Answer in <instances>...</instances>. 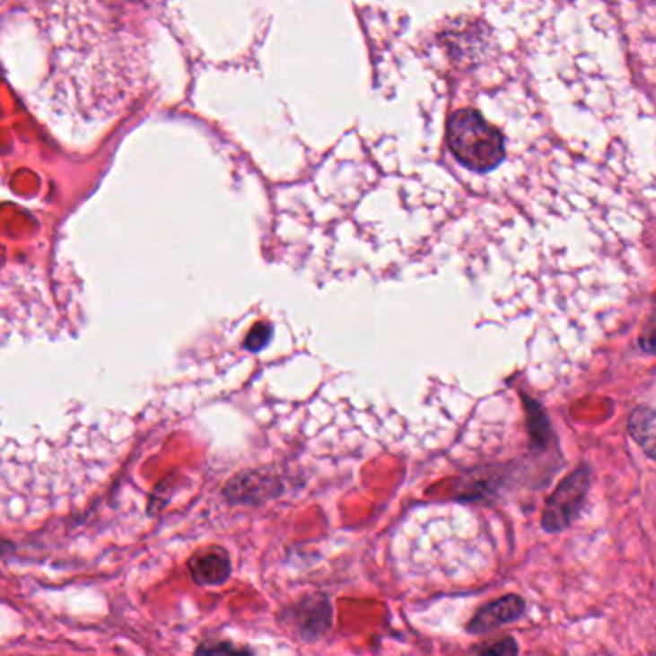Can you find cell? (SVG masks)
I'll use <instances>...</instances> for the list:
<instances>
[{
	"label": "cell",
	"mask_w": 656,
	"mask_h": 656,
	"mask_svg": "<svg viewBox=\"0 0 656 656\" xmlns=\"http://www.w3.org/2000/svg\"><path fill=\"white\" fill-rule=\"evenodd\" d=\"M447 141L459 162L474 171L494 170L504 158L501 131L472 109L454 112L447 126Z\"/></svg>",
	"instance_id": "1"
},
{
	"label": "cell",
	"mask_w": 656,
	"mask_h": 656,
	"mask_svg": "<svg viewBox=\"0 0 656 656\" xmlns=\"http://www.w3.org/2000/svg\"><path fill=\"white\" fill-rule=\"evenodd\" d=\"M589 484H591V472L587 466L575 468L572 474L560 481L556 489L548 494L541 516V526L545 531H564L578 520L587 499Z\"/></svg>",
	"instance_id": "2"
},
{
	"label": "cell",
	"mask_w": 656,
	"mask_h": 656,
	"mask_svg": "<svg viewBox=\"0 0 656 656\" xmlns=\"http://www.w3.org/2000/svg\"><path fill=\"white\" fill-rule=\"evenodd\" d=\"M291 625L302 641L316 643L333 625V605L326 593H306L289 608Z\"/></svg>",
	"instance_id": "3"
},
{
	"label": "cell",
	"mask_w": 656,
	"mask_h": 656,
	"mask_svg": "<svg viewBox=\"0 0 656 656\" xmlns=\"http://www.w3.org/2000/svg\"><path fill=\"white\" fill-rule=\"evenodd\" d=\"M284 494V481L272 472L247 470L235 474L223 487V497L232 504L258 506Z\"/></svg>",
	"instance_id": "4"
},
{
	"label": "cell",
	"mask_w": 656,
	"mask_h": 656,
	"mask_svg": "<svg viewBox=\"0 0 656 656\" xmlns=\"http://www.w3.org/2000/svg\"><path fill=\"white\" fill-rule=\"evenodd\" d=\"M187 568L193 582L203 587H220L230 582L233 572L230 553L218 545H210L195 553L187 562Z\"/></svg>",
	"instance_id": "5"
},
{
	"label": "cell",
	"mask_w": 656,
	"mask_h": 656,
	"mask_svg": "<svg viewBox=\"0 0 656 656\" xmlns=\"http://www.w3.org/2000/svg\"><path fill=\"white\" fill-rule=\"evenodd\" d=\"M526 612V602L518 595H504L497 600L489 602L481 610L476 612L474 618L468 624V632L474 635L489 634L504 624L520 620Z\"/></svg>",
	"instance_id": "6"
},
{
	"label": "cell",
	"mask_w": 656,
	"mask_h": 656,
	"mask_svg": "<svg viewBox=\"0 0 656 656\" xmlns=\"http://www.w3.org/2000/svg\"><path fill=\"white\" fill-rule=\"evenodd\" d=\"M627 427L635 443L645 450L647 457L656 460V410L637 408L629 416Z\"/></svg>",
	"instance_id": "7"
},
{
	"label": "cell",
	"mask_w": 656,
	"mask_h": 656,
	"mask_svg": "<svg viewBox=\"0 0 656 656\" xmlns=\"http://www.w3.org/2000/svg\"><path fill=\"white\" fill-rule=\"evenodd\" d=\"M195 656H257L249 647H239L232 641H203L195 651Z\"/></svg>",
	"instance_id": "8"
},
{
	"label": "cell",
	"mask_w": 656,
	"mask_h": 656,
	"mask_svg": "<svg viewBox=\"0 0 656 656\" xmlns=\"http://www.w3.org/2000/svg\"><path fill=\"white\" fill-rule=\"evenodd\" d=\"M476 651L479 656H518V645L512 637L484 643V645H477Z\"/></svg>",
	"instance_id": "9"
},
{
	"label": "cell",
	"mask_w": 656,
	"mask_h": 656,
	"mask_svg": "<svg viewBox=\"0 0 656 656\" xmlns=\"http://www.w3.org/2000/svg\"><path fill=\"white\" fill-rule=\"evenodd\" d=\"M528 414H529V433H531V439L535 441V445H545L547 443V420L543 416V412L539 410L538 405H529L528 408Z\"/></svg>",
	"instance_id": "10"
},
{
	"label": "cell",
	"mask_w": 656,
	"mask_h": 656,
	"mask_svg": "<svg viewBox=\"0 0 656 656\" xmlns=\"http://www.w3.org/2000/svg\"><path fill=\"white\" fill-rule=\"evenodd\" d=\"M270 336H272V328L270 326H257L252 329L250 337L247 341L249 349H252V351L262 349V346L267 343V339H270Z\"/></svg>",
	"instance_id": "11"
},
{
	"label": "cell",
	"mask_w": 656,
	"mask_h": 656,
	"mask_svg": "<svg viewBox=\"0 0 656 656\" xmlns=\"http://www.w3.org/2000/svg\"><path fill=\"white\" fill-rule=\"evenodd\" d=\"M645 346H647L649 351H656V321H654V326H652V331L645 337Z\"/></svg>",
	"instance_id": "12"
}]
</instances>
